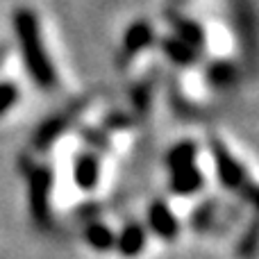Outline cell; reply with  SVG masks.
Instances as JSON below:
<instances>
[{"instance_id": "6da1fadb", "label": "cell", "mask_w": 259, "mask_h": 259, "mask_svg": "<svg viewBox=\"0 0 259 259\" xmlns=\"http://www.w3.org/2000/svg\"><path fill=\"white\" fill-rule=\"evenodd\" d=\"M39 132L23 157L27 198L36 219L64 225L87 216L114 189L134 150L123 114L87 103Z\"/></svg>"}]
</instances>
